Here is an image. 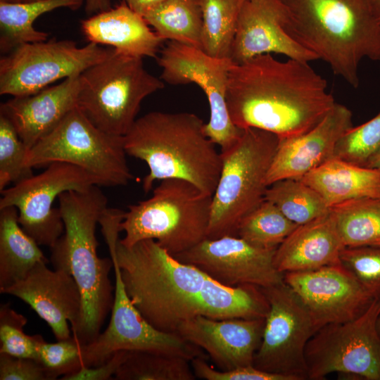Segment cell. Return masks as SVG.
Returning a JSON list of instances; mask_svg holds the SVG:
<instances>
[{"instance_id":"obj_1","label":"cell","mask_w":380,"mask_h":380,"mask_svg":"<svg viewBox=\"0 0 380 380\" xmlns=\"http://www.w3.org/2000/svg\"><path fill=\"white\" fill-rule=\"evenodd\" d=\"M101 227L128 296L156 329L176 334L182 323L199 316L215 319L266 317L270 305L261 288L223 285L198 267L181 262L153 239L125 246L118 238L117 220L106 219Z\"/></svg>"},{"instance_id":"obj_2","label":"cell","mask_w":380,"mask_h":380,"mask_svg":"<svg viewBox=\"0 0 380 380\" xmlns=\"http://www.w3.org/2000/svg\"><path fill=\"white\" fill-rule=\"evenodd\" d=\"M226 101L236 126L270 132L279 139L308 132L336 103L326 80L308 62L280 61L270 53L233 63Z\"/></svg>"},{"instance_id":"obj_3","label":"cell","mask_w":380,"mask_h":380,"mask_svg":"<svg viewBox=\"0 0 380 380\" xmlns=\"http://www.w3.org/2000/svg\"><path fill=\"white\" fill-rule=\"evenodd\" d=\"M64 232L51 248L54 269L63 270L75 280L82 296V312L72 331L83 345L94 341L113 306L114 293L109 274L112 258H100L96 228L108 208L107 198L94 185L82 191H70L58 197Z\"/></svg>"},{"instance_id":"obj_4","label":"cell","mask_w":380,"mask_h":380,"mask_svg":"<svg viewBox=\"0 0 380 380\" xmlns=\"http://www.w3.org/2000/svg\"><path fill=\"white\" fill-rule=\"evenodd\" d=\"M284 28L354 88L364 58L380 61V18L372 0H281Z\"/></svg>"},{"instance_id":"obj_5","label":"cell","mask_w":380,"mask_h":380,"mask_svg":"<svg viewBox=\"0 0 380 380\" xmlns=\"http://www.w3.org/2000/svg\"><path fill=\"white\" fill-rule=\"evenodd\" d=\"M127 155L148 166L142 187L147 193L157 181L186 180L213 195L222 167L221 153L196 114L153 111L137 118L124 136Z\"/></svg>"},{"instance_id":"obj_6","label":"cell","mask_w":380,"mask_h":380,"mask_svg":"<svg viewBox=\"0 0 380 380\" xmlns=\"http://www.w3.org/2000/svg\"><path fill=\"white\" fill-rule=\"evenodd\" d=\"M212 196L186 180H161L149 198L125 212L120 241L153 239L173 256L184 253L207 238Z\"/></svg>"},{"instance_id":"obj_7","label":"cell","mask_w":380,"mask_h":380,"mask_svg":"<svg viewBox=\"0 0 380 380\" xmlns=\"http://www.w3.org/2000/svg\"><path fill=\"white\" fill-rule=\"evenodd\" d=\"M279 142L273 133L248 127L220 152L222 167L212 196L207 238L236 236L241 220L265 200L266 178Z\"/></svg>"},{"instance_id":"obj_8","label":"cell","mask_w":380,"mask_h":380,"mask_svg":"<svg viewBox=\"0 0 380 380\" xmlns=\"http://www.w3.org/2000/svg\"><path fill=\"white\" fill-rule=\"evenodd\" d=\"M163 87V81L146 70L142 58L113 49L80 75L77 106L101 130L124 137L137 119L144 99Z\"/></svg>"},{"instance_id":"obj_9","label":"cell","mask_w":380,"mask_h":380,"mask_svg":"<svg viewBox=\"0 0 380 380\" xmlns=\"http://www.w3.org/2000/svg\"><path fill=\"white\" fill-rule=\"evenodd\" d=\"M124 137L96 127L77 106L29 149L33 168L60 161L84 170L103 186H122L134 179L127 160Z\"/></svg>"},{"instance_id":"obj_10","label":"cell","mask_w":380,"mask_h":380,"mask_svg":"<svg viewBox=\"0 0 380 380\" xmlns=\"http://www.w3.org/2000/svg\"><path fill=\"white\" fill-rule=\"evenodd\" d=\"M380 296L359 317L321 327L305 348L308 376L322 380L331 373L380 380Z\"/></svg>"},{"instance_id":"obj_11","label":"cell","mask_w":380,"mask_h":380,"mask_svg":"<svg viewBox=\"0 0 380 380\" xmlns=\"http://www.w3.org/2000/svg\"><path fill=\"white\" fill-rule=\"evenodd\" d=\"M113 51L91 42L81 47L68 39L23 44L0 59V94H35L58 80L80 75Z\"/></svg>"},{"instance_id":"obj_12","label":"cell","mask_w":380,"mask_h":380,"mask_svg":"<svg viewBox=\"0 0 380 380\" xmlns=\"http://www.w3.org/2000/svg\"><path fill=\"white\" fill-rule=\"evenodd\" d=\"M261 289L270 308L253 366L294 380L308 379L305 348L318 331L310 312L284 281Z\"/></svg>"},{"instance_id":"obj_13","label":"cell","mask_w":380,"mask_h":380,"mask_svg":"<svg viewBox=\"0 0 380 380\" xmlns=\"http://www.w3.org/2000/svg\"><path fill=\"white\" fill-rule=\"evenodd\" d=\"M48 165L40 174L1 191L0 208H16L23 229L39 246L51 248L64 232L60 210L53 208L56 198L99 185L94 176L76 165L60 161Z\"/></svg>"},{"instance_id":"obj_14","label":"cell","mask_w":380,"mask_h":380,"mask_svg":"<svg viewBox=\"0 0 380 380\" xmlns=\"http://www.w3.org/2000/svg\"><path fill=\"white\" fill-rule=\"evenodd\" d=\"M109 253L115 279L110 319L94 341L83 346V367L99 366L122 350L153 352L189 361L196 357L206 359V354L198 346L177 334L156 329L143 317L127 295L114 253Z\"/></svg>"},{"instance_id":"obj_15","label":"cell","mask_w":380,"mask_h":380,"mask_svg":"<svg viewBox=\"0 0 380 380\" xmlns=\"http://www.w3.org/2000/svg\"><path fill=\"white\" fill-rule=\"evenodd\" d=\"M157 62L162 68L163 82L173 85L194 83L203 91L210 107L205 134L221 151L229 148L243 130L232 122L227 106L232 60L213 57L200 48L170 41L160 51Z\"/></svg>"},{"instance_id":"obj_16","label":"cell","mask_w":380,"mask_h":380,"mask_svg":"<svg viewBox=\"0 0 380 380\" xmlns=\"http://www.w3.org/2000/svg\"><path fill=\"white\" fill-rule=\"evenodd\" d=\"M277 248L255 246L237 236L206 238L175 255L227 286L251 284L268 288L282 284L284 274L274 265Z\"/></svg>"},{"instance_id":"obj_17","label":"cell","mask_w":380,"mask_h":380,"mask_svg":"<svg viewBox=\"0 0 380 380\" xmlns=\"http://www.w3.org/2000/svg\"><path fill=\"white\" fill-rule=\"evenodd\" d=\"M284 281L305 304L318 330L359 317L374 298L341 263L285 272Z\"/></svg>"},{"instance_id":"obj_18","label":"cell","mask_w":380,"mask_h":380,"mask_svg":"<svg viewBox=\"0 0 380 380\" xmlns=\"http://www.w3.org/2000/svg\"><path fill=\"white\" fill-rule=\"evenodd\" d=\"M48 262L35 265L21 281L4 293L22 300L45 321L57 341L72 336L82 312V296L73 277L60 270H50Z\"/></svg>"},{"instance_id":"obj_19","label":"cell","mask_w":380,"mask_h":380,"mask_svg":"<svg viewBox=\"0 0 380 380\" xmlns=\"http://www.w3.org/2000/svg\"><path fill=\"white\" fill-rule=\"evenodd\" d=\"M286 13L281 0H245L230 53L232 61L239 64L272 53L308 63L317 60L286 32Z\"/></svg>"},{"instance_id":"obj_20","label":"cell","mask_w":380,"mask_h":380,"mask_svg":"<svg viewBox=\"0 0 380 380\" xmlns=\"http://www.w3.org/2000/svg\"><path fill=\"white\" fill-rule=\"evenodd\" d=\"M265 318L215 319L196 317L182 323L176 334L205 351L221 371L253 365Z\"/></svg>"},{"instance_id":"obj_21","label":"cell","mask_w":380,"mask_h":380,"mask_svg":"<svg viewBox=\"0 0 380 380\" xmlns=\"http://www.w3.org/2000/svg\"><path fill=\"white\" fill-rule=\"evenodd\" d=\"M352 125V113L335 103L315 126L293 138L279 139L266 183L299 179L332 158L336 144Z\"/></svg>"},{"instance_id":"obj_22","label":"cell","mask_w":380,"mask_h":380,"mask_svg":"<svg viewBox=\"0 0 380 380\" xmlns=\"http://www.w3.org/2000/svg\"><path fill=\"white\" fill-rule=\"evenodd\" d=\"M80 75L25 96L1 104L0 113L11 121L28 149L53 129L77 106Z\"/></svg>"},{"instance_id":"obj_23","label":"cell","mask_w":380,"mask_h":380,"mask_svg":"<svg viewBox=\"0 0 380 380\" xmlns=\"http://www.w3.org/2000/svg\"><path fill=\"white\" fill-rule=\"evenodd\" d=\"M144 16L123 1L115 8L81 21V30L89 42L108 45L120 54L155 58L165 41L151 30Z\"/></svg>"},{"instance_id":"obj_24","label":"cell","mask_w":380,"mask_h":380,"mask_svg":"<svg viewBox=\"0 0 380 380\" xmlns=\"http://www.w3.org/2000/svg\"><path fill=\"white\" fill-rule=\"evenodd\" d=\"M344 245L330 212L298 227L277 248L274 265L284 274L341 263Z\"/></svg>"},{"instance_id":"obj_25","label":"cell","mask_w":380,"mask_h":380,"mask_svg":"<svg viewBox=\"0 0 380 380\" xmlns=\"http://www.w3.org/2000/svg\"><path fill=\"white\" fill-rule=\"evenodd\" d=\"M317 191L329 208L357 198H380V170L331 158L299 178Z\"/></svg>"},{"instance_id":"obj_26","label":"cell","mask_w":380,"mask_h":380,"mask_svg":"<svg viewBox=\"0 0 380 380\" xmlns=\"http://www.w3.org/2000/svg\"><path fill=\"white\" fill-rule=\"evenodd\" d=\"M41 262L49 260L21 227L17 208H0V293L23 280Z\"/></svg>"},{"instance_id":"obj_27","label":"cell","mask_w":380,"mask_h":380,"mask_svg":"<svg viewBox=\"0 0 380 380\" xmlns=\"http://www.w3.org/2000/svg\"><path fill=\"white\" fill-rule=\"evenodd\" d=\"M85 0H42L25 3L0 1V51L5 55L27 43L46 41L49 34L33 25L40 15L60 8L79 9Z\"/></svg>"},{"instance_id":"obj_28","label":"cell","mask_w":380,"mask_h":380,"mask_svg":"<svg viewBox=\"0 0 380 380\" xmlns=\"http://www.w3.org/2000/svg\"><path fill=\"white\" fill-rule=\"evenodd\" d=\"M144 18L165 40L201 49L203 18L199 0H164Z\"/></svg>"},{"instance_id":"obj_29","label":"cell","mask_w":380,"mask_h":380,"mask_svg":"<svg viewBox=\"0 0 380 380\" xmlns=\"http://www.w3.org/2000/svg\"><path fill=\"white\" fill-rule=\"evenodd\" d=\"M329 212L345 247L380 246V198L350 200Z\"/></svg>"},{"instance_id":"obj_30","label":"cell","mask_w":380,"mask_h":380,"mask_svg":"<svg viewBox=\"0 0 380 380\" xmlns=\"http://www.w3.org/2000/svg\"><path fill=\"white\" fill-rule=\"evenodd\" d=\"M245 0H199L203 25L201 49L207 54L230 58L240 11Z\"/></svg>"},{"instance_id":"obj_31","label":"cell","mask_w":380,"mask_h":380,"mask_svg":"<svg viewBox=\"0 0 380 380\" xmlns=\"http://www.w3.org/2000/svg\"><path fill=\"white\" fill-rule=\"evenodd\" d=\"M191 361L144 350H126L115 374L116 380H194Z\"/></svg>"},{"instance_id":"obj_32","label":"cell","mask_w":380,"mask_h":380,"mask_svg":"<svg viewBox=\"0 0 380 380\" xmlns=\"http://www.w3.org/2000/svg\"><path fill=\"white\" fill-rule=\"evenodd\" d=\"M265 199L273 203L288 219L298 225L329 212L321 195L296 178L280 179L268 186Z\"/></svg>"},{"instance_id":"obj_33","label":"cell","mask_w":380,"mask_h":380,"mask_svg":"<svg viewBox=\"0 0 380 380\" xmlns=\"http://www.w3.org/2000/svg\"><path fill=\"white\" fill-rule=\"evenodd\" d=\"M298 227L272 202L265 199L238 225L236 236L263 248H277Z\"/></svg>"},{"instance_id":"obj_34","label":"cell","mask_w":380,"mask_h":380,"mask_svg":"<svg viewBox=\"0 0 380 380\" xmlns=\"http://www.w3.org/2000/svg\"><path fill=\"white\" fill-rule=\"evenodd\" d=\"M332 158L373 168L380 158V112L365 123L348 129L337 141Z\"/></svg>"},{"instance_id":"obj_35","label":"cell","mask_w":380,"mask_h":380,"mask_svg":"<svg viewBox=\"0 0 380 380\" xmlns=\"http://www.w3.org/2000/svg\"><path fill=\"white\" fill-rule=\"evenodd\" d=\"M29 149L20 138L11 121L0 113V191L34 175L26 163Z\"/></svg>"},{"instance_id":"obj_36","label":"cell","mask_w":380,"mask_h":380,"mask_svg":"<svg viewBox=\"0 0 380 380\" xmlns=\"http://www.w3.org/2000/svg\"><path fill=\"white\" fill-rule=\"evenodd\" d=\"M27 318L11 308L9 303L0 308V353L38 360V348L43 337L24 332Z\"/></svg>"},{"instance_id":"obj_37","label":"cell","mask_w":380,"mask_h":380,"mask_svg":"<svg viewBox=\"0 0 380 380\" xmlns=\"http://www.w3.org/2000/svg\"><path fill=\"white\" fill-rule=\"evenodd\" d=\"M83 344L73 335L68 339L47 343L42 338L38 348V361L50 380L76 373L83 367Z\"/></svg>"},{"instance_id":"obj_38","label":"cell","mask_w":380,"mask_h":380,"mask_svg":"<svg viewBox=\"0 0 380 380\" xmlns=\"http://www.w3.org/2000/svg\"><path fill=\"white\" fill-rule=\"evenodd\" d=\"M340 262L374 298L380 296V246L344 247Z\"/></svg>"},{"instance_id":"obj_39","label":"cell","mask_w":380,"mask_h":380,"mask_svg":"<svg viewBox=\"0 0 380 380\" xmlns=\"http://www.w3.org/2000/svg\"><path fill=\"white\" fill-rule=\"evenodd\" d=\"M191 364L196 376L205 380H294L291 376L267 372L253 365L221 371L201 357L194 358Z\"/></svg>"},{"instance_id":"obj_40","label":"cell","mask_w":380,"mask_h":380,"mask_svg":"<svg viewBox=\"0 0 380 380\" xmlns=\"http://www.w3.org/2000/svg\"><path fill=\"white\" fill-rule=\"evenodd\" d=\"M0 380H50L39 361L0 353Z\"/></svg>"},{"instance_id":"obj_41","label":"cell","mask_w":380,"mask_h":380,"mask_svg":"<svg viewBox=\"0 0 380 380\" xmlns=\"http://www.w3.org/2000/svg\"><path fill=\"white\" fill-rule=\"evenodd\" d=\"M126 350H118L104 363L92 367H82L76 373L64 376L61 380H109L113 379L122 362Z\"/></svg>"},{"instance_id":"obj_42","label":"cell","mask_w":380,"mask_h":380,"mask_svg":"<svg viewBox=\"0 0 380 380\" xmlns=\"http://www.w3.org/2000/svg\"><path fill=\"white\" fill-rule=\"evenodd\" d=\"M136 13L144 16L164 0H123Z\"/></svg>"},{"instance_id":"obj_43","label":"cell","mask_w":380,"mask_h":380,"mask_svg":"<svg viewBox=\"0 0 380 380\" xmlns=\"http://www.w3.org/2000/svg\"><path fill=\"white\" fill-rule=\"evenodd\" d=\"M85 12L89 17L110 9L111 0H85Z\"/></svg>"},{"instance_id":"obj_44","label":"cell","mask_w":380,"mask_h":380,"mask_svg":"<svg viewBox=\"0 0 380 380\" xmlns=\"http://www.w3.org/2000/svg\"><path fill=\"white\" fill-rule=\"evenodd\" d=\"M375 11L380 18V0H372Z\"/></svg>"},{"instance_id":"obj_45","label":"cell","mask_w":380,"mask_h":380,"mask_svg":"<svg viewBox=\"0 0 380 380\" xmlns=\"http://www.w3.org/2000/svg\"><path fill=\"white\" fill-rule=\"evenodd\" d=\"M9 3H25V2H32V1H42V0H0Z\"/></svg>"},{"instance_id":"obj_46","label":"cell","mask_w":380,"mask_h":380,"mask_svg":"<svg viewBox=\"0 0 380 380\" xmlns=\"http://www.w3.org/2000/svg\"><path fill=\"white\" fill-rule=\"evenodd\" d=\"M376 324H377V329H378V330H379V331L380 333V312H379L378 318H377Z\"/></svg>"},{"instance_id":"obj_47","label":"cell","mask_w":380,"mask_h":380,"mask_svg":"<svg viewBox=\"0 0 380 380\" xmlns=\"http://www.w3.org/2000/svg\"><path fill=\"white\" fill-rule=\"evenodd\" d=\"M373 168H377V169L380 170V158H379V160L375 163V165H374Z\"/></svg>"}]
</instances>
